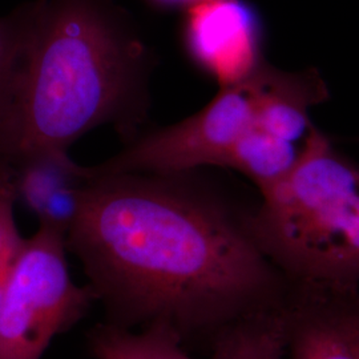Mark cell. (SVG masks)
<instances>
[{
  "instance_id": "obj_12",
  "label": "cell",
  "mask_w": 359,
  "mask_h": 359,
  "mask_svg": "<svg viewBox=\"0 0 359 359\" xmlns=\"http://www.w3.org/2000/svg\"><path fill=\"white\" fill-rule=\"evenodd\" d=\"M15 204L13 184L0 170V301L26 241L16 225Z\"/></svg>"
},
{
  "instance_id": "obj_8",
  "label": "cell",
  "mask_w": 359,
  "mask_h": 359,
  "mask_svg": "<svg viewBox=\"0 0 359 359\" xmlns=\"http://www.w3.org/2000/svg\"><path fill=\"white\" fill-rule=\"evenodd\" d=\"M1 172L20 201L39 219L65 234L75 222L92 181V168L81 167L65 151H41L13 160Z\"/></svg>"
},
{
  "instance_id": "obj_10",
  "label": "cell",
  "mask_w": 359,
  "mask_h": 359,
  "mask_svg": "<svg viewBox=\"0 0 359 359\" xmlns=\"http://www.w3.org/2000/svg\"><path fill=\"white\" fill-rule=\"evenodd\" d=\"M38 0L0 16V151L11 121L26 65Z\"/></svg>"
},
{
  "instance_id": "obj_7",
  "label": "cell",
  "mask_w": 359,
  "mask_h": 359,
  "mask_svg": "<svg viewBox=\"0 0 359 359\" xmlns=\"http://www.w3.org/2000/svg\"><path fill=\"white\" fill-rule=\"evenodd\" d=\"M287 359H359V290L289 286Z\"/></svg>"
},
{
  "instance_id": "obj_9",
  "label": "cell",
  "mask_w": 359,
  "mask_h": 359,
  "mask_svg": "<svg viewBox=\"0 0 359 359\" xmlns=\"http://www.w3.org/2000/svg\"><path fill=\"white\" fill-rule=\"evenodd\" d=\"M283 304L234 322L216 334L213 359H287Z\"/></svg>"
},
{
  "instance_id": "obj_13",
  "label": "cell",
  "mask_w": 359,
  "mask_h": 359,
  "mask_svg": "<svg viewBox=\"0 0 359 359\" xmlns=\"http://www.w3.org/2000/svg\"><path fill=\"white\" fill-rule=\"evenodd\" d=\"M201 0H152V3L161 6V7H179V6H188L191 7L194 3H198Z\"/></svg>"
},
{
  "instance_id": "obj_11",
  "label": "cell",
  "mask_w": 359,
  "mask_h": 359,
  "mask_svg": "<svg viewBox=\"0 0 359 359\" xmlns=\"http://www.w3.org/2000/svg\"><path fill=\"white\" fill-rule=\"evenodd\" d=\"M180 334L163 323H154L142 333L108 327L92 341L97 359H179L184 348Z\"/></svg>"
},
{
  "instance_id": "obj_4",
  "label": "cell",
  "mask_w": 359,
  "mask_h": 359,
  "mask_svg": "<svg viewBox=\"0 0 359 359\" xmlns=\"http://www.w3.org/2000/svg\"><path fill=\"white\" fill-rule=\"evenodd\" d=\"M92 297L69 273L65 231L39 225L26 238L0 301V359L41 358Z\"/></svg>"
},
{
  "instance_id": "obj_5",
  "label": "cell",
  "mask_w": 359,
  "mask_h": 359,
  "mask_svg": "<svg viewBox=\"0 0 359 359\" xmlns=\"http://www.w3.org/2000/svg\"><path fill=\"white\" fill-rule=\"evenodd\" d=\"M265 65L217 96L197 114L135 139L93 168L97 175H181L204 165L225 167L233 148L252 127L261 97Z\"/></svg>"
},
{
  "instance_id": "obj_3",
  "label": "cell",
  "mask_w": 359,
  "mask_h": 359,
  "mask_svg": "<svg viewBox=\"0 0 359 359\" xmlns=\"http://www.w3.org/2000/svg\"><path fill=\"white\" fill-rule=\"evenodd\" d=\"M245 217L287 286L359 290V165L310 129L293 169Z\"/></svg>"
},
{
  "instance_id": "obj_1",
  "label": "cell",
  "mask_w": 359,
  "mask_h": 359,
  "mask_svg": "<svg viewBox=\"0 0 359 359\" xmlns=\"http://www.w3.org/2000/svg\"><path fill=\"white\" fill-rule=\"evenodd\" d=\"M68 231L99 290L182 338L280 308L289 286L244 218L181 175H97Z\"/></svg>"
},
{
  "instance_id": "obj_6",
  "label": "cell",
  "mask_w": 359,
  "mask_h": 359,
  "mask_svg": "<svg viewBox=\"0 0 359 359\" xmlns=\"http://www.w3.org/2000/svg\"><path fill=\"white\" fill-rule=\"evenodd\" d=\"M182 46L194 67L221 88L243 81L265 63L261 20L245 0H201L188 7Z\"/></svg>"
},
{
  "instance_id": "obj_14",
  "label": "cell",
  "mask_w": 359,
  "mask_h": 359,
  "mask_svg": "<svg viewBox=\"0 0 359 359\" xmlns=\"http://www.w3.org/2000/svg\"><path fill=\"white\" fill-rule=\"evenodd\" d=\"M179 359H193V358H191V357H189V355H188V354H187V353H185V351H182V354H181V355H180Z\"/></svg>"
},
{
  "instance_id": "obj_2",
  "label": "cell",
  "mask_w": 359,
  "mask_h": 359,
  "mask_svg": "<svg viewBox=\"0 0 359 359\" xmlns=\"http://www.w3.org/2000/svg\"><path fill=\"white\" fill-rule=\"evenodd\" d=\"M152 57L112 0H38L0 169L69 151L103 124L129 130L145 114Z\"/></svg>"
}]
</instances>
